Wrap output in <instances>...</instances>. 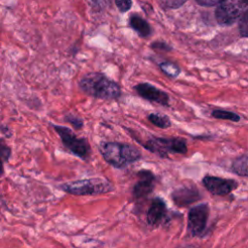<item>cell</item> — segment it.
I'll return each instance as SVG.
<instances>
[{
    "label": "cell",
    "instance_id": "cell-10",
    "mask_svg": "<svg viewBox=\"0 0 248 248\" xmlns=\"http://www.w3.org/2000/svg\"><path fill=\"white\" fill-rule=\"evenodd\" d=\"M168 219V207L165 201L159 197L154 198L146 212V222L151 227H158Z\"/></svg>",
    "mask_w": 248,
    "mask_h": 248
},
{
    "label": "cell",
    "instance_id": "cell-4",
    "mask_svg": "<svg viewBox=\"0 0 248 248\" xmlns=\"http://www.w3.org/2000/svg\"><path fill=\"white\" fill-rule=\"evenodd\" d=\"M144 147L160 157H168L170 153H187L186 141L180 138H151L144 144Z\"/></svg>",
    "mask_w": 248,
    "mask_h": 248
},
{
    "label": "cell",
    "instance_id": "cell-11",
    "mask_svg": "<svg viewBox=\"0 0 248 248\" xmlns=\"http://www.w3.org/2000/svg\"><path fill=\"white\" fill-rule=\"evenodd\" d=\"M135 89L140 96L147 101L154 102L166 107L170 104L169 95L165 91L158 89L150 83H140L135 86Z\"/></svg>",
    "mask_w": 248,
    "mask_h": 248
},
{
    "label": "cell",
    "instance_id": "cell-3",
    "mask_svg": "<svg viewBox=\"0 0 248 248\" xmlns=\"http://www.w3.org/2000/svg\"><path fill=\"white\" fill-rule=\"evenodd\" d=\"M61 189L71 195L92 196L108 193L113 190V187L108 181L100 177H95L63 183Z\"/></svg>",
    "mask_w": 248,
    "mask_h": 248
},
{
    "label": "cell",
    "instance_id": "cell-13",
    "mask_svg": "<svg viewBox=\"0 0 248 248\" xmlns=\"http://www.w3.org/2000/svg\"><path fill=\"white\" fill-rule=\"evenodd\" d=\"M130 25L131 27L140 36V37H148L150 36L152 30L151 27L149 25V23L143 19L141 16H140L139 15H132L130 16Z\"/></svg>",
    "mask_w": 248,
    "mask_h": 248
},
{
    "label": "cell",
    "instance_id": "cell-26",
    "mask_svg": "<svg viewBox=\"0 0 248 248\" xmlns=\"http://www.w3.org/2000/svg\"><path fill=\"white\" fill-rule=\"evenodd\" d=\"M177 248H197L193 245H185V246H180V247H177Z\"/></svg>",
    "mask_w": 248,
    "mask_h": 248
},
{
    "label": "cell",
    "instance_id": "cell-22",
    "mask_svg": "<svg viewBox=\"0 0 248 248\" xmlns=\"http://www.w3.org/2000/svg\"><path fill=\"white\" fill-rule=\"evenodd\" d=\"M0 151H1V157H2V160L3 162H7L10 158V155H11V149L5 145L3 142H1V148H0Z\"/></svg>",
    "mask_w": 248,
    "mask_h": 248
},
{
    "label": "cell",
    "instance_id": "cell-20",
    "mask_svg": "<svg viewBox=\"0 0 248 248\" xmlns=\"http://www.w3.org/2000/svg\"><path fill=\"white\" fill-rule=\"evenodd\" d=\"M66 121L70 122L72 124L73 127H75L76 129H80L82 126H83V122L80 118H78V116H75V115H72V114H68L66 117H65Z\"/></svg>",
    "mask_w": 248,
    "mask_h": 248
},
{
    "label": "cell",
    "instance_id": "cell-17",
    "mask_svg": "<svg viewBox=\"0 0 248 248\" xmlns=\"http://www.w3.org/2000/svg\"><path fill=\"white\" fill-rule=\"evenodd\" d=\"M160 68L167 76L171 78L177 77L180 73L179 67L172 62H163L160 64Z\"/></svg>",
    "mask_w": 248,
    "mask_h": 248
},
{
    "label": "cell",
    "instance_id": "cell-15",
    "mask_svg": "<svg viewBox=\"0 0 248 248\" xmlns=\"http://www.w3.org/2000/svg\"><path fill=\"white\" fill-rule=\"evenodd\" d=\"M148 119L152 124L162 129H166L170 126V121L169 117L160 113H150L148 115Z\"/></svg>",
    "mask_w": 248,
    "mask_h": 248
},
{
    "label": "cell",
    "instance_id": "cell-16",
    "mask_svg": "<svg viewBox=\"0 0 248 248\" xmlns=\"http://www.w3.org/2000/svg\"><path fill=\"white\" fill-rule=\"evenodd\" d=\"M212 116L217 119H226V120H231V121H234V122H237L240 119L238 114L232 112V111H228V110H222V109L213 110Z\"/></svg>",
    "mask_w": 248,
    "mask_h": 248
},
{
    "label": "cell",
    "instance_id": "cell-8",
    "mask_svg": "<svg viewBox=\"0 0 248 248\" xmlns=\"http://www.w3.org/2000/svg\"><path fill=\"white\" fill-rule=\"evenodd\" d=\"M202 184L213 195L225 196L230 194L237 187L236 181L218 176L206 175L202 178Z\"/></svg>",
    "mask_w": 248,
    "mask_h": 248
},
{
    "label": "cell",
    "instance_id": "cell-12",
    "mask_svg": "<svg viewBox=\"0 0 248 248\" xmlns=\"http://www.w3.org/2000/svg\"><path fill=\"white\" fill-rule=\"evenodd\" d=\"M200 193L195 185L177 188L171 194V199L178 206H186L200 199Z\"/></svg>",
    "mask_w": 248,
    "mask_h": 248
},
{
    "label": "cell",
    "instance_id": "cell-7",
    "mask_svg": "<svg viewBox=\"0 0 248 248\" xmlns=\"http://www.w3.org/2000/svg\"><path fill=\"white\" fill-rule=\"evenodd\" d=\"M209 207L206 203H200L189 210L187 218V230L193 236H201L206 228Z\"/></svg>",
    "mask_w": 248,
    "mask_h": 248
},
{
    "label": "cell",
    "instance_id": "cell-25",
    "mask_svg": "<svg viewBox=\"0 0 248 248\" xmlns=\"http://www.w3.org/2000/svg\"><path fill=\"white\" fill-rule=\"evenodd\" d=\"M202 6H214L219 4L222 0H196Z\"/></svg>",
    "mask_w": 248,
    "mask_h": 248
},
{
    "label": "cell",
    "instance_id": "cell-1",
    "mask_svg": "<svg viewBox=\"0 0 248 248\" xmlns=\"http://www.w3.org/2000/svg\"><path fill=\"white\" fill-rule=\"evenodd\" d=\"M87 95L104 100H114L120 97L119 85L102 73H88L78 83Z\"/></svg>",
    "mask_w": 248,
    "mask_h": 248
},
{
    "label": "cell",
    "instance_id": "cell-2",
    "mask_svg": "<svg viewBox=\"0 0 248 248\" xmlns=\"http://www.w3.org/2000/svg\"><path fill=\"white\" fill-rule=\"evenodd\" d=\"M99 149L105 161L117 169L124 168L140 158V150L127 143L102 142Z\"/></svg>",
    "mask_w": 248,
    "mask_h": 248
},
{
    "label": "cell",
    "instance_id": "cell-5",
    "mask_svg": "<svg viewBox=\"0 0 248 248\" xmlns=\"http://www.w3.org/2000/svg\"><path fill=\"white\" fill-rule=\"evenodd\" d=\"M248 10V0H222L215 11L219 24L230 25Z\"/></svg>",
    "mask_w": 248,
    "mask_h": 248
},
{
    "label": "cell",
    "instance_id": "cell-21",
    "mask_svg": "<svg viewBox=\"0 0 248 248\" xmlns=\"http://www.w3.org/2000/svg\"><path fill=\"white\" fill-rule=\"evenodd\" d=\"M116 7L122 13L129 11L132 7V0H115Z\"/></svg>",
    "mask_w": 248,
    "mask_h": 248
},
{
    "label": "cell",
    "instance_id": "cell-19",
    "mask_svg": "<svg viewBox=\"0 0 248 248\" xmlns=\"http://www.w3.org/2000/svg\"><path fill=\"white\" fill-rule=\"evenodd\" d=\"M162 4L169 9H177L181 7L187 0H160Z\"/></svg>",
    "mask_w": 248,
    "mask_h": 248
},
{
    "label": "cell",
    "instance_id": "cell-23",
    "mask_svg": "<svg viewBox=\"0 0 248 248\" xmlns=\"http://www.w3.org/2000/svg\"><path fill=\"white\" fill-rule=\"evenodd\" d=\"M151 47H153L155 49H163V50H170L171 49V47L164 42H154L151 45Z\"/></svg>",
    "mask_w": 248,
    "mask_h": 248
},
{
    "label": "cell",
    "instance_id": "cell-14",
    "mask_svg": "<svg viewBox=\"0 0 248 248\" xmlns=\"http://www.w3.org/2000/svg\"><path fill=\"white\" fill-rule=\"evenodd\" d=\"M232 170L238 175L248 176V155L237 158L232 163Z\"/></svg>",
    "mask_w": 248,
    "mask_h": 248
},
{
    "label": "cell",
    "instance_id": "cell-6",
    "mask_svg": "<svg viewBox=\"0 0 248 248\" xmlns=\"http://www.w3.org/2000/svg\"><path fill=\"white\" fill-rule=\"evenodd\" d=\"M53 129L59 135L63 144L76 156L82 160L88 159L90 155V145L86 139L78 138L69 128L59 125H52Z\"/></svg>",
    "mask_w": 248,
    "mask_h": 248
},
{
    "label": "cell",
    "instance_id": "cell-9",
    "mask_svg": "<svg viewBox=\"0 0 248 248\" xmlns=\"http://www.w3.org/2000/svg\"><path fill=\"white\" fill-rule=\"evenodd\" d=\"M139 180L133 187L132 194L135 200L145 199L152 193L155 187V176L149 170H141L138 173Z\"/></svg>",
    "mask_w": 248,
    "mask_h": 248
},
{
    "label": "cell",
    "instance_id": "cell-24",
    "mask_svg": "<svg viewBox=\"0 0 248 248\" xmlns=\"http://www.w3.org/2000/svg\"><path fill=\"white\" fill-rule=\"evenodd\" d=\"M99 9H106L109 6L110 0H92Z\"/></svg>",
    "mask_w": 248,
    "mask_h": 248
},
{
    "label": "cell",
    "instance_id": "cell-18",
    "mask_svg": "<svg viewBox=\"0 0 248 248\" xmlns=\"http://www.w3.org/2000/svg\"><path fill=\"white\" fill-rule=\"evenodd\" d=\"M238 27L241 36L248 37V10L240 16Z\"/></svg>",
    "mask_w": 248,
    "mask_h": 248
}]
</instances>
